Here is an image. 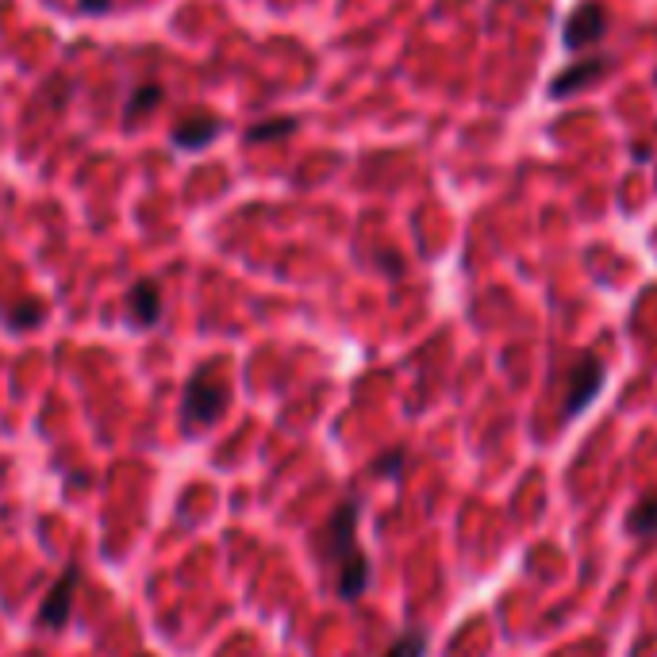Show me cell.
I'll return each mask as SVG.
<instances>
[{
  "instance_id": "1",
  "label": "cell",
  "mask_w": 657,
  "mask_h": 657,
  "mask_svg": "<svg viewBox=\"0 0 657 657\" xmlns=\"http://www.w3.org/2000/svg\"><path fill=\"white\" fill-rule=\"evenodd\" d=\"M227 400H231V385L219 381L216 365H204V369H196L193 381L185 385L181 415H185V423H189L193 431H200V427H212L219 415H223Z\"/></svg>"
},
{
  "instance_id": "2",
  "label": "cell",
  "mask_w": 657,
  "mask_h": 657,
  "mask_svg": "<svg viewBox=\"0 0 657 657\" xmlns=\"http://www.w3.org/2000/svg\"><path fill=\"white\" fill-rule=\"evenodd\" d=\"M604 389V362L596 354H581L577 365L569 369V385H565V400H561V415L577 419V415L600 396Z\"/></svg>"
},
{
  "instance_id": "3",
  "label": "cell",
  "mask_w": 657,
  "mask_h": 657,
  "mask_svg": "<svg viewBox=\"0 0 657 657\" xmlns=\"http://www.w3.org/2000/svg\"><path fill=\"white\" fill-rule=\"evenodd\" d=\"M354 531H358V504L346 500V504H339V511L327 519V527H323V554H327V561L342 565V561L358 550Z\"/></svg>"
},
{
  "instance_id": "4",
  "label": "cell",
  "mask_w": 657,
  "mask_h": 657,
  "mask_svg": "<svg viewBox=\"0 0 657 657\" xmlns=\"http://www.w3.org/2000/svg\"><path fill=\"white\" fill-rule=\"evenodd\" d=\"M604 31H608V8L596 4V0H588V4H581V8L569 16V24H565V47L569 50L592 47V43L604 39Z\"/></svg>"
},
{
  "instance_id": "5",
  "label": "cell",
  "mask_w": 657,
  "mask_h": 657,
  "mask_svg": "<svg viewBox=\"0 0 657 657\" xmlns=\"http://www.w3.org/2000/svg\"><path fill=\"white\" fill-rule=\"evenodd\" d=\"M77 569H66L58 581L50 584L47 600H43V608H39V627H47V631H58V627H66L73 615V596H77Z\"/></svg>"
},
{
  "instance_id": "6",
  "label": "cell",
  "mask_w": 657,
  "mask_h": 657,
  "mask_svg": "<svg viewBox=\"0 0 657 657\" xmlns=\"http://www.w3.org/2000/svg\"><path fill=\"white\" fill-rule=\"evenodd\" d=\"M608 73V62H600V58H584V62H577V66H569V70H561L558 77H554V85H550V97L561 100L569 97V93H581V89H588L596 77H604Z\"/></svg>"
},
{
  "instance_id": "7",
  "label": "cell",
  "mask_w": 657,
  "mask_h": 657,
  "mask_svg": "<svg viewBox=\"0 0 657 657\" xmlns=\"http://www.w3.org/2000/svg\"><path fill=\"white\" fill-rule=\"evenodd\" d=\"M127 312L139 327H154L162 319V289L154 281H139L135 289L127 292Z\"/></svg>"
},
{
  "instance_id": "8",
  "label": "cell",
  "mask_w": 657,
  "mask_h": 657,
  "mask_svg": "<svg viewBox=\"0 0 657 657\" xmlns=\"http://www.w3.org/2000/svg\"><path fill=\"white\" fill-rule=\"evenodd\" d=\"M216 135H219V120H212V116H196V120L177 123L170 139H173V146H181V150H204Z\"/></svg>"
},
{
  "instance_id": "9",
  "label": "cell",
  "mask_w": 657,
  "mask_h": 657,
  "mask_svg": "<svg viewBox=\"0 0 657 657\" xmlns=\"http://www.w3.org/2000/svg\"><path fill=\"white\" fill-rule=\"evenodd\" d=\"M369 584V558L362 550H354L350 558L339 565V596L342 600H358Z\"/></svg>"
},
{
  "instance_id": "10",
  "label": "cell",
  "mask_w": 657,
  "mask_h": 657,
  "mask_svg": "<svg viewBox=\"0 0 657 657\" xmlns=\"http://www.w3.org/2000/svg\"><path fill=\"white\" fill-rule=\"evenodd\" d=\"M627 531L638 538H650L657 535V492H646L642 504L627 515Z\"/></svg>"
},
{
  "instance_id": "11",
  "label": "cell",
  "mask_w": 657,
  "mask_h": 657,
  "mask_svg": "<svg viewBox=\"0 0 657 657\" xmlns=\"http://www.w3.org/2000/svg\"><path fill=\"white\" fill-rule=\"evenodd\" d=\"M162 97H166V93H162V85H139V89H135V97L127 100L123 116H127V120H139L143 112L158 108V104H162Z\"/></svg>"
},
{
  "instance_id": "12",
  "label": "cell",
  "mask_w": 657,
  "mask_h": 657,
  "mask_svg": "<svg viewBox=\"0 0 657 657\" xmlns=\"http://www.w3.org/2000/svg\"><path fill=\"white\" fill-rule=\"evenodd\" d=\"M292 131H296V120H292V116H277V120L254 123V127L246 131V139H250V143H266V139H285Z\"/></svg>"
},
{
  "instance_id": "13",
  "label": "cell",
  "mask_w": 657,
  "mask_h": 657,
  "mask_svg": "<svg viewBox=\"0 0 657 657\" xmlns=\"http://www.w3.org/2000/svg\"><path fill=\"white\" fill-rule=\"evenodd\" d=\"M385 657H427V634L423 631H404L389 646Z\"/></svg>"
},
{
  "instance_id": "14",
  "label": "cell",
  "mask_w": 657,
  "mask_h": 657,
  "mask_svg": "<svg viewBox=\"0 0 657 657\" xmlns=\"http://www.w3.org/2000/svg\"><path fill=\"white\" fill-rule=\"evenodd\" d=\"M43 316H47V308H43L39 300H24L20 308H12V312H8V323H12L16 331H24V327H35V323H43Z\"/></svg>"
},
{
  "instance_id": "15",
  "label": "cell",
  "mask_w": 657,
  "mask_h": 657,
  "mask_svg": "<svg viewBox=\"0 0 657 657\" xmlns=\"http://www.w3.org/2000/svg\"><path fill=\"white\" fill-rule=\"evenodd\" d=\"M81 4V12H108L112 8V0H77Z\"/></svg>"
},
{
  "instance_id": "16",
  "label": "cell",
  "mask_w": 657,
  "mask_h": 657,
  "mask_svg": "<svg viewBox=\"0 0 657 657\" xmlns=\"http://www.w3.org/2000/svg\"><path fill=\"white\" fill-rule=\"evenodd\" d=\"M400 462H404V454H389V458H381V462H377V469H396Z\"/></svg>"
},
{
  "instance_id": "17",
  "label": "cell",
  "mask_w": 657,
  "mask_h": 657,
  "mask_svg": "<svg viewBox=\"0 0 657 657\" xmlns=\"http://www.w3.org/2000/svg\"><path fill=\"white\" fill-rule=\"evenodd\" d=\"M143 657H154V654H143Z\"/></svg>"
}]
</instances>
